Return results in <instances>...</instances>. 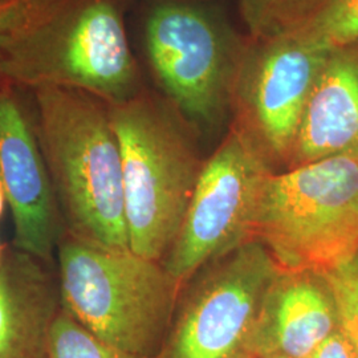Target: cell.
Masks as SVG:
<instances>
[{
	"instance_id": "2",
	"label": "cell",
	"mask_w": 358,
	"mask_h": 358,
	"mask_svg": "<svg viewBox=\"0 0 358 358\" xmlns=\"http://www.w3.org/2000/svg\"><path fill=\"white\" fill-rule=\"evenodd\" d=\"M108 110L121 150L129 247L164 262L205 162L195 129L164 94L145 88Z\"/></svg>"
},
{
	"instance_id": "12",
	"label": "cell",
	"mask_w": 358,
	"mask_h": 358,
	"mask_svg": "<svg viewBox=\"0 0 358 358\" xmlns=\"http://www.w3.org/2000/svg\"><path fill=\"white\" fill-rule=\"evenodd\" d=\"M332 155L358 159V40L327 53L287 169Z\"/></svg>"
},
{
	"instance_id": "1",
	"label": "cell",
	"mask_w": 358,
	"mask_h": 358,
	"mask_svg": "<svg viewBox=\"0 0 358 358\" xmlns=\"http://www.w3.org/2000/svg\"><path fill=\"white\" fill-rule=\"evenodd\" d=\"M34 92L35 130L65 232L83 242L130 250L121 150L108 103L81 90Z\"/></svg>"
},
{
	"instance_id": "15",
	"label": "cell",
	"mask_w": 358,
	"mask_h": 358,
	"mask_svg": "<svg viewBox=\"0 0 358 358\" xmlns=\"http://www.w3.org/2000/svg\"><path fill=\"white\" fill-rule=\"evenodd\" d=\"M47 358H145L121 350L90 333L60 308L52 325Z\"/></svg>"
},
{
	"instance_id": "20",
	"label": "cell",
	"mask_w": 358,
	"mask_h": 358,
	"mask_svg": "<svg viewBox=\"0 0 358 358\" xmlns=\"http://www.w3.org/2000/svg\"><path fill=\"white\" fill-rule=\"evenodd\" d=\"M6 203H7V196H6V192H4V187H3V185L0 182V217H3Z\"/></svg>"
},
{
	"instance_id": "5",
	"label": "cell",
	"mask_w": 358,
	"mask_h": 358,
	"mask_svg": "<svg viewBox=\"0 0 358 358\" xmlns=\"http://www.w3.org/2000/svg\"><path fill=\"white\" fill-rule=\"evenodd\" d=\"M254 239L285 271L328 273L358 254V159L332 155L269 174Z\"/></svg>"
},
{
	"instance_id": "7",
	"label": "cell",
	"mask_w": 358,
	"mask_h": 358,
	"mask_svg": "<svg viewBox=\"0 0 358 358\" xmlns=\"http://www.w3.org/2000/svg\"><path fill=\"white\" fill-rule=\"evenodd\" d=\"M279 271L256 239L206 266L179 296L155 358H256L257 322Z\"/></svg>"
},
{
	"instance_id": "17",
	"label": "cell",
	"mask_w": 358,
	"mask_h": 358,
	"mask_svg": "<svg viewBox=\"0 0 358 358\" xmlns=\"http://www.w3.org/2000/svg\"><path fill=\"white\" fill-rule=\"evenodd\" d=\"M62 0H0V48L35 24Z\"/></svg>"
},
{
	"instance_id": "6",
	"label": "cell",
	"mask_w": 358,
	"mask_h": 358,
	"mask_svg": "<svg viewBox=\"0 0 358 358\" xmlns=\"http://www.w3.org/2000/svg\"><path fill=\"white\" fill-rule=\"evenodd\" d=\"M247 40L202 0H162L145 22L154 77L194 129L215 128L230 112Z\"/></svg>"
},
{
	"instance_id": "19",
	"label": "cell",
	"mask_w": 358,
	"mask_h": 358,
	"mask_svg": "<svg viewBox=\"0 0 358 358\" xmlns=\"http://www.w3.org/2000/svg\"><path fill=\"white\" fill-rule=\"evenodd\" d=\"M273 3L275 0H241V13L248 36L257 38L262 34Z\"/></svg>"
},
{
	"instance_id": "8",
	"label": "cell",
	"mask_w": 358,
	"mask_h": 358,
	"mask_svg": "<svg viewBox=\"0 0 358 358\" xmlns=\"http://www.w3.org/2000/svg\"><path fill=\"white\" fill-rule=\"evenodd\" d=\"M275 171L231 127L203 162L178 235L164 266L185 285L206 266L254 241L266 179Z\"/></svg>"
},
{
	"instance_id": "21",
	"label": "cell",
	"mask_w": 358,
	"mask_h": 358,
	"mask_svg": "<svg viewBox=\"0 0 358 358\" xmlns=\"http://www.w3.org/2000/svg\"><path fill=\"white\" fill-rule=\"evenodd\" d=\"M8 87V84H7V81L4 80V77L1 75V72H0V93L3 92V90H6Z\"/></svg>"
},
{
	"instance_id": "23",
	"label": "cell",
	"mask_w": 358,
	"mask_h": 358,
	"mask_svg": "<svg viewBox=\"0 0 358 358\" xmlns=\"http://www.w3.org/2000/svg\"><path fill=\"white\" fill-rule=\"evenodd\" d=\"M4 250H3V247H1V244H0V263H1V260H3V256H4Z\"/></svg>"
},
{
	"instance_id": "4",
	"label": "cell",
	"mask_w": 358,
	"mask_h": 358,
	"mask_svg": "<svg viewBox=\"0 0 358 358\" xmlns=\"http://www.w3.org/2000/svg\"><path fill=\"white\" fill-rule=\"evenodd\" d=\"M56 251L62 307L109 345L157 357L183 287L164 263L66 232Z\"/></svg>"
},
{
	"instance_id": "10",
	"label": "cell",
	"mask_w": 358,
	"mask_h": 358,
	"mask_svg": "<svg viewBox=\"0 0 358 358\" xmlns=\"http://www.w3.org/2000/svg\"><path fill=\"white\" fill-rule=\"evenodd\" d=\"M0 182L11 207L13 247L51 263L64 224L35 124L10 87L0 93Z\"/></svg>"
},
{
	"instance_id": "9",
	"label": "cell",
	"mask_w": 358,
	"mask_h": 358,
	"mask_svg": "<svg viewBox=\"0 0 358 358\" xmlns=\"http://www.w3.org/2000/svg\"><path fill=\"white\" fill-rule=\"evenodd\" d=\"M327 53L278 35L248 36L232 92V128L272 170L289 164Z\"/></svg>"
},
{
	"instance_id": "11",
	"label": "cell",
	"mask_w": 358,
	"mask_h": 358,
	"mask_svg": "<svg viewBox=\"0 0 358 358\" xmlns=\"http://www.w3.org/2000/svg\"><path fill=\"white\" fill-rule=\"evenodd\" d=\"M338 327L334 296L324 273L280 269L262 307L255 357L309 358Z\"/></svg>"
},
{
	"instance_id": "3",
	"label": "cell",
	"mask_w": 358,
	"mask_h": 358,
	"mask_svg": "<svg viewBox=\"0 0 358 358\" xmlns=\"http://www.w3.org/2000/svg\"><path fill=\"white\" fill-rule=\"evenodd\" d=\"M0 72L8 85L81 90L109 105L143 90L118 0H62L0 48Z\"/></svg>"
},
{
	"instance_id": "13",
	"label": "cell",
	"mask_w": 358,
	"mask_h": 358,
	"mask_svg": "<svg viewBox=\"0 0 358 358\" xmlns=\"http://www.w3.org/2000/svg\"><path fill=\"white\" fill-rule=\"evenodd\" d=\"M45 263L13 247L0 263V358H47L62 308L57 278Z\"/></svg>"
},
{
	"instance_id": "18",
	"label": "cell",
	"mask_w": 358,
	"mask_h": 358,
	"mask_svg": "<svg viewBox=\"0 0 358 358\" xmlns=\"http://www.w3.org/2000/svg\"><path fill=\"white\" fill-rule=\"evenodd\" d=\"M309 358H358V353L350 338L338 327L313 350Z\"/></svg>"
},
{
	"instance_id": "14",
	"label": "cell",
	"mask_w": 358,
	"mask_h": 358,
	"mask_svg": "<svg viewBox=\"0 0 358 358\" xmlns=\"http://www.w3.org/2000/svg\"><path fill=\"white\" fill-rule=\"evenodd\" d=\"M262 35L321 51L343 47L358 40V0H275Z\"/></svg>"
},
{
	"instance_id": "22",
	"label": "cell",
	"mask_w": 358,
	"mask_h": 358,
	"mask_svg": "<svg viewBox=\"0 0 358 358\" xmlns=\"http://www.w3.org/2000/svg\"><path fill=\"white\" fill-rule=\"evenodd\" d=\"M257 358H294V357H285V356H263V357Z\"/></svg>"
},
{
	"instance_id": "16",
	"label": "cell",
	"mask_w": 358,
	"mask_h": 358,
	"mask_svg": "<svg viewBox=\"0 0 358 358\" xmlns=\"http://www.w3.org/2000/svg\"><path fill=\"white\" fill-rule=\"evenodd\" d=\"M324 275L334 296L340 328L358 353V254Z\"/></svg>"
}]
</instances>
